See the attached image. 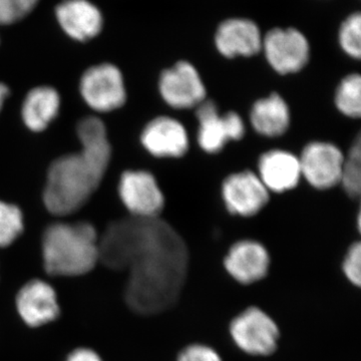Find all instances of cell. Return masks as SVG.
I'll return each mask as SVG.
<instances>
[{
    "instance_id": "1",
    "label": "cell",
    "mask_w": 361,
    "mask_h": 361,
    "mask_svg": "<svg viewBox=\"0 0 361 361\" xmlns=\"http://www.w3.org/2000/svg\"><path fill=\"white\" fill-rule=\"evenodd\" d=\"M99 261L114 270H129L125 299L142 315L169 310L186 280V242L160 217H130L108 226L99 239Z\"/></svg>"
},
{
    "instance_id": "2",
    "label": "cell",
    "mask_w": 361,
    "mask_h": 361,
    "mask_svg": "<svg viewBox=\"0 0 361 361\" xmlns=\"http://www.w3.org/2000/svg\"><path fill=\"white\" fill-rule=\"evenodd\" d=\"M82 149L56 159L49 167L44 202L58 216L77 212L99 188L108 170L111 147L104 123L87 116L78 123Z\"/></svg>"
},
{
    "instance_id": "3",
    "label": "cell",
    "mask_w": 361,
    "mask_h": 361,
    "mask_svg": "<svg viewBox=\"0 0 361 361\" xmlns=\"http://www.w3.org/2000/svg\"><path fill=\"white\" fill-rule=\"evenodd\" d=\"M99 235L87 222L54 223L42 237V260L47 274L78 277L99 261Z\"/></svg>"
},
{
    "instance_id": "4",
    "label": "cell",
    "mask_w": 361,
    "mask_h": 361,
    "mask_svg": "<svg viewBox=\"0 0 361 361\" xmlns=\"http://www.w3.org/2000/svg\"><path fill=\"white\" fill-rule=\"evenodd\" d=\"M195 146L209 156L219 155L229 145L244 141L248 134L243 115L223 111L212 97L194 109Z\"/></svg>"
},
{
    "instance_id": "5",
    "label": "cell",
    "mask_w": 361,
    "mask_h": 361,
    "mask_svg": "<svg viewBox=\"0 0 361 361\" xmlns=\"http://www.w3.org/2000/svg\"><path fill=\"white\" fill-rule=\"evenodd\" d=\"M220 198L231 217L252 219L269 205L272 195L250 168L226 175L220 184Z\"/></svg>"
},
{
    "instance_id": "6",
    "label": "cell",
    "mask_w": 361,
    "mask_h": 361,
    "mask_svg": "<svg viewBox=\"0 0 361 361\" xmlns=\"http://www.w3.org/2000/svg\"><path fill=\"white\" fill-rule=\"evenodd\" d=\"M266 63L279 78L303 73L310 65L311 47L302 32L294 27H276L263 35L262 51Z\"/></svg>"
},
{
    "instance_id": "7",
    "label": "cell",
    "mask_w": 361,
    "mask_h": 361,
    "mask_svg": "<svg viewBox=\"0 0 361 361\" xmlns=\"http://www.w3.org/2000/svg\"><path fill=\"white\" fill-rule=\"evenodd\" d=\"M158 90L169 108L192 111L208 97V90L200 70L188 59H179L159 75Z\"/></svg>"
},
{
    "instance_id": "8",
    "label": "cell",
    "mask_w": 361,
    "mask_h": 361,
    "mask_svg": "<svg viewBox=\"0 0 361 361\" xmlns=\"http://www.w3.org/2000/svg\"><path fill=\"white\" fill-rule=\"evenodd\" d=\"M297 155L302 180L311 189L327 192L339 187L343 149L332 142L313 140L304 144Z\"/></svg>"
},
{
    "instance_id": "9",
    "label": "cell",
    "mask_w": 361,
    "mask_h": 361,
    "mask_svg": "<svg viewBox=\"0 0 361 361\" xmlns=\"http://www.w3.org/2000/svg\"><path fill=\"white\" fill-rule=\"evenodd\" d=\"M229 331L237 348L247 355H271L278 348L279 327L271 316L255 306L233 318Z\"/></svg>"
},
{
    "instance_id": "10",
    "label": "cell",
    "mask_w": 361,
    "mask_h": 361,
    "mask_svg": "<svg viewBox=\"0 0 361 361\" xmlns=\"http://www.w3.org/2000/svg\"><path fill=\"white\" fill-rule=\"evenodd\" d=\"M118 194L133 217H160L167 203L160 183L149 171H126L120 179Z\"/></svg>"
},
{
    "instance_id": "11",
    "label": "cell",
    "mask_w": 361,
    "mask_h": 361,
    "mask_svg": "<svg viewBox=\"0 0 361 361\" xmlns=\"http://www.w3.org/2000/svg\"><path fill=\"white\" fill-rule=\"evenodd\" d=\"M80 89L87 106L99 113L118 110L127 101L122 73L110 63L92 66L85 71Z\"/></svg>"
},
{
    "instance_id": "12",
    "label": "cell",
    "mask_w": 361,
    "mask_h": 361,
    "mask_svg": "<svg viewBox=\"0 0 361 361\" xmlns=\"http://www.w3.org/2000/svg\"><path fill=\"white\" fill-rule=\"evenodd\" d=\"M191 135L185 123L172 116H158L142 130L141 144L157 159L180 160L191 151Z\"/></svg>"
},
{
    "instance_id": "13",
    "label": "cell",
    "mask_w": 361,
    "mask_h": 361,
    "mask_svg": "<svg viewBox=\"0 0 361 361\" xmlns=\"http://www.w3.org/2000/svg\"><path fill=\"white\" fill-rule=\"evenodd\" d=\"M255 172L274 196L290 193L303 182L298 155L285 147L262 152L256 161Z\"/></svg>"
},
{
    "instance_id": "14",
    "label": "cell",
    "mask_w": 361,
    "mask_h": 361,
    "mask_svg": "<svg viewBox=\"0 0 361 361\" xmlns=\"http://www.w3.org/2000/svg\"><path fill=\"white\" fill-rule=\"evenodd\" d=\"M246 116L252 132L267 141H281L292 128L290 104L278 90L255 99Z\"/></svg>"
},
{
    "instance_id": "15",
    "label": "cell",
    "mask_w": 361,
    "mask_h": 361,
    "mask_svg": "<svg viewBox=\"0 0 361 361\" xmlns=\"http://www.w3.org/2000/svg\"><path fill=\"white\" fill-rule=\"evenodd\" d=\"M263 35L257 23L248 18L222 21L214 35L216 51L222 58L252 59L262 51Z\"/></svg>"
},
{
    "instance_id": "16",
    "label": "cell",
    "mask_w": 361,
    "mask_h": 361,
    "mask_svg": "<svg viewBox=\"0 0 361 361\" xmlns=\"http://www.w3.org/2000/svg\"><path fill=\"white\" fill-rule=\"evenodd\" d=\"M270 253L264 244L255 239L234 242L224 257V267L240 284L250 285L260 281L269 272Z\"/></svg>"
},
{
    "instance_id": "17",
    "label": "cell",
    "mask_w": 361,
    "mask_h": 361,
    "mask_svg": "<svg viewBox=\"0 0 361 361\" xmlns=\"http://www.w3.org/2000/svg\"><path fill=\"white\" fill-rule=\"evenodd\" d=\"M16 310L27 326L37 329L49 324L61 313L58 294L44 280L32 279L16 294Z\"/></svg>"
},
{
    "instance_id": "18",
    "label": "cell",
    "mask_w": 361,
    "mask_h": 361,
    "mask_svg": "<svg viewBox=\"0 0 361 361\" xmlns=\"http://www.w3.org/2000/svg\"><path fill=\"white\" fill-rule=\"evenodd\" d=\"M56 18L66 35L78 42L96 37L103 27V16L89 0H65L56 7Z\"/></svg>"
},
{
    "instance_id": "19",
    "label": "cell",
    "mask_w": 361,
    "mask_h": 361,
    "mask_svg": "<svg viewBox=\"0 0 361 361\" xmlns=\"http://www.w3.org/2000/svg\"><path fill=\"white\" fill-rule=\"evenodd\" d=\"M61 99L54 87H39L28 92L23 106V118L26 127L42 132L58 116Z\"/></svg>"
},
{
    "instance_id": "20",
    "label": "cell",
    "mask_w": 361,
    "mask_h": 361,
    "mask_svg": "<svg viewBox=\"0 0 361 361\" xmlns=\"http://www.w3.org/2000/svg\"><path fill=\"white\" fill-rule=\"evenodd\" d=\"M332 104L344 118L358 122L361 116V75L358 71L346 73L334 90Z\"/></svg>"
},
{
    "instance_id": "21",
    "label": "cell",
    "mask_w": 361,
    "mask_h": 361,
    "mask_svg": "<svg viewBox=\"0 0 361 361\" xmlns=\"http://www.w3.org/2000/svg\"><path fill=\"white\" fill-rule=\"evenodd\" d=\"M339 189L353 201H360L361 135L344 152Z\"/></svg>"
},
{
    "instance_id": "22",
    "label": "cell",
    "mask_w": 361,
    "mask_h": 361,
    "mask_svg": "<svg viewBox=\"0 0 361 361\" xmlns=\"http://www.w3.org/2000/svg\"><path fill=\"white\" fill-rule=\"evenodd\" d=\"M25 229L20 209L13 204L0 201V248L11 246Z\"/></svg>"
},
{
    "instance_id": "23",
    "label": "cell",
    "mask_w": 361,
    "mask_h": 361,
    "mask_svg": "<svg viewBox=\"0 0 361 361\" xmlns=\"http://www.w3.org/2000/svg\"><path fill=\"white\" fill-rule=\"evenodd\" d=\"M338 45L342 52L353 61L361 58V16L355 13L348 16L338 30Z\"/></svg>"
},
{
    "instance_id": "24",
    "label": "cell",
    "mask_w": 361,
    "mask_h": 361,
    "mask_svg": "<svg viewBox=\"0 0 361 361\" xmlns=\"http://www.w3.org/2000/svg\"><path fill=\"white\" fill-rule=\"evenodd\" d=\"M342 271L350 283L360 287L361 284V243H351L342 261Z\"/></svg>"
},
{
    "instance_id": "25",
    "label": "cell",
    "mask_w": 361,
    "mask_h": 361,
    "mask_svg": "<svg viewBox=\"0 0 361 361\" xmlns=\"http://www.w3.org/2000/svg\"><path fill=\"white\" fill-rule=\"evenodd\" d=\"M177 361H223L215 349L205 344H191L183 349Z\"/></svg>"
},
{
    "instance_id": "26",
    "label": "cell",
    "mask_w": 361,
    "mask_h": 361,
    "mask_svg": "<svg viewBox=\"0 0 361 361\" xmlns=\"http://www.w3.org/2000/svg\"><path fill=\"white\" fill-rule=\"evenodd\" d=\"M23 18L14 0H0V25H13Z\"/></svg>"
},
{
    "instance_id": "27",
    "label": "cell",
    "mask_w": 361,
    "mask_h": 361,
    "mask_svg": "<svg viewBox=\"0 0 361 361\" xmlns=\"http://www.w3.org/2000/svg\"><path fill=\"white\" fill-rule=\"evenodd\" d=\"M66 361H103V360L92 349L82 348L71 351Z\"/></svg>"
},
{
    "instance_id": "28",
    "label": "cell",
    "mask_w": 361,
    "mask_h": 361,
    "mask_svg": "<svg viewBox=\"0 0 361 361\" xmlns=\"http://www.w3.org/2000/svg\"><path fill=\"white\" fill-rule=\"evenodd\" d=\"M14 1L20 9V13L25 18L26 14L30 13L35 8L39 0H14Z\"/></svg>"
},
{
    "instance_id": "29",
    "label": "cell",
    "mask_w": 361,
    "mask_h": 361,
    "mask_svg": "<svg viewBox=\"0 0 361 361\" xmlns=\"http://www.w3.org/2000/svg\"><path fill=\"white\" fill-rule=\"evenodd\" d=\"M9 90L6 85L0 84V111L4 106V101H6L7 96H8Z\"/></svg>"
}]
</instances>
